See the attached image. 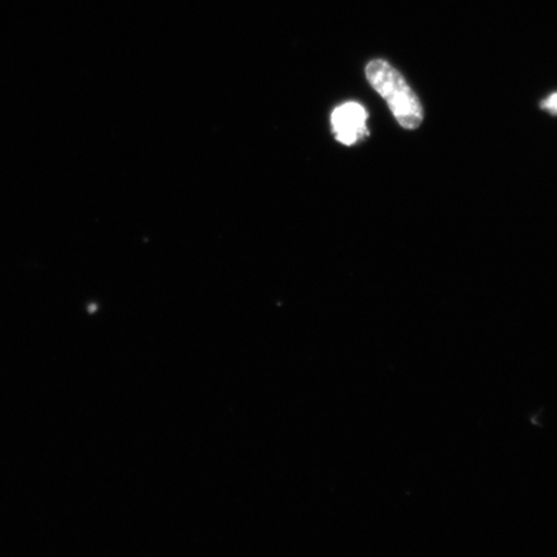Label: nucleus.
Listing matches in <instances>:
<instances>
[{
	"label": "nucleus",
	"instance_id": "f257e3e1",
	"mask_svg": "<svg viewBox=\"0 0 557 557\" xmlns=\"http://www.w3.org/2000/svg\"><path fill=\"white\" fill-rule=\"evenodd\" d=\"M366 74L368 82L377 90L382 99H385L403 128L420 127L423 121L421 101L398 70L386 61L374 60L369 62Z\"/></svg>",
	"mask_w": 557,
	"mask_h": 557
},
{
	"label": "nucleus",
	"instance_id": "f03ea898",
	"mask_svg": "<svg viewBox=\"0 0 557 557\" xmlns=\"http://www.w3.org/2000/svg\"><path fill=\"white\" fill-rule=\"evenodd\" d=\"M367 111L357 102L341 104L332 114L334 134L341 144L350 146L368 135Z\"/></svg>",
	"mask_w": 557,
	"mask_h": 557
},
{
	"label": "nucleus",
	"instance_id": "7ed1b4c3",
	"mask_svg": "<svg viewBox=\"0 0 557 557\" xmlns=\"http://www.w3.org/2000/svg\"><path fill=\"white\" fill-rule=\"evenodd\" d=\"M542 108L549 111V113L557 114V94L553 95L545 102L542 103Z\"/></svg>",
	"mask_w": 557,
	"mask_h": 557
}]
</instances>
